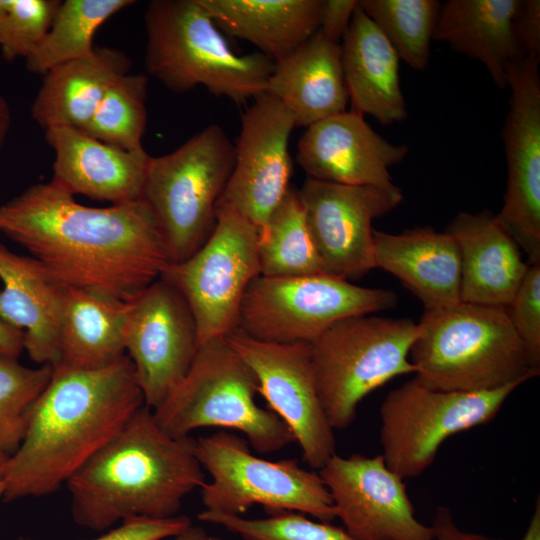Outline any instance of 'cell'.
Here are the masks:
<instances>
[{"instance_id": "cell-40", "label": "cell", "mask_w": 540, "mask_h": 540, "mask_svg": "<svg viewBox=\"0 0 540 540\" xmlns=\"http://www.w3.org/2000/svg\"><path fill=\"white\" fill-rule=\"evenodd\" d=\"M356 6L357 0H323L318 30L329 39L340 42Z\"/></svg>"}, {"instance_id": "cell-47", "label": "cell", "mask_w": 540, "mask_h": 540, "mask_svg": "<svg viewBox=\"0 0 540 540\" xmlns=\"http://www.w3.org/2000/svg\"><path fill=\"white\" fill-rule=\"evenodd\" d=\"M5 494V484L3 479H0V500L3 499Z\"/></svg>"}, {"instance_id": "cell-2", "label": "cell", "mask_w": 540, "mask_h": 540, "mask_svg": "<svg viewBox=\"0 0 540 540\" xmlns=\"http://www.w3.org/2000/svg\"><path fill=\"white\" fill-rule=\"evenodd\" d=\"M144 405L127 355L93 370L53 366L25 437L7 460L3 499L55 493Z\"/></svg>"}, {"instance_id": "cell-44", "label": "cell", "mask_w": 540, "mask_h": 540, "mask_svg": "<svg viewBox=\"0 0 540 540\" xmlns=\"http://www.w3.org/2000/svg\"><path fill=\"white\" fill-rule=\"evenodd\" d=\"M520 540H540V498L536 499L533 514Z\"/></svg>"}, {"instance_id": "cell-4", "label": "cell", "mask_w": 540, "mask_h": 540, "mask_svg": "<svg viewBox=\"0 0 540 540\" xmlns=\"http://www.w3.org/2000/svg\"><path fill=\"white\" fill-rule=\"evenodd\" d=\"M410 350L415 377L431 389L476 393L539 375L507 309L467 302L424 311Z\"/></svg>"}, {"instance_id": "cell-20", "label": "cell", "mask_w": 540, "mask_h": 540, "mask_svg": "<svg viewBox=\"0 0 540 540\" xmlns=\"http://www.w3.org/2000/svg\"><path fill=\"white\" fill-rule=\"evenodd\" d=\"M45 137L54 150L51 182L75 196L121 205L141 200L150 155L126 151L71 127H52Z\"/></svg>"}, {"instance_id": "cell-3", "label": "cell", "mask_w": 540, "mask_h": 540, "mask_svg": "<svg viewBox=\"0 0 540 540\" xmlns=\"http://www.w3.org/2000/svg\"><path fill=\"white\" fill-rule=\"evenodd\" d=\"M204 478L195 439L169 435L144 405L66 487L74 522L101 532L130 518L178 515Z\"/></svg>"}, {"instance_id": "cell-21", "label": "cell", "mask_w": 540, "mask_h": 540, "mask_svg": "<svg viewBox=\"0 0 540 540\" xmlns=\"http://www.w3.org/2000/svg\"><path fill=\"white\" fill-rule=\"evenodd\" d=\"M445 231L460 251L461 301L507 308L529 264L495 214L489 210L460 212Z\"/></svg>"}, {"instance_id": "cell-25", "label": "cell", "mask_w": 540, "mask_h": 540, "mask_svg": "<svg viewBox=\"0 0 540 540\" xmlns=\"http://www.w3.org/2000/svg\"><path fill=\"white\" fill-rule=\"evenodd\" d=\"M341 60L351 109L381 125L404 121L400 59L373 21L357 6L342 38Z\"/></svg>"}, {"instance_id": "cell-15", "label": "cell", "mask_w": 540, "mask_h": 540, "mask_svg": "<svg viewBox=\"0 0 540 540\" xmlns=\"http://www.w3.org/2000/svg\"><path fill=\"white\" fill-rule=\"evenodd\" d=\"M123 340L144 403L154 410L183 380L197 354L193 314L179 291L159 278L128 301Z\"/></svg>"}, {"instance_id": "cell-13", "label": "cell", "mask_w": 540, "mask_h": 540, "mask_svg": "<svg viewBox=\"0 0 540 540\" xmlns=\"http://www.w3.org/2000/svg\"><path fill=\"white\" fill-rule=\"evenodd\" d=\"M225 339L254 373L258 393L289 427L305 462L319 470L336 453V441L318 395L311 344L264 342L239 329Z\"/></svg>"}, {"instance_id": "cell-35", "label": "cell", "mask_w": 540, "mask_h": 540, "mask_svg": "<svg viewBox=\"0 0 540 540\" xmlns=\"http://www.w3.org/2000/svg\"><path fill=\"white\" fill-rule=\"evenodd\" d=\"M262 518H244L204 510L198 519L215 524L243 540H356L343 527L309 519L305 514L278 510Z\"/></svg>"}, {"instance_id": "cell-5", "label": "cell", "mask_w": 540, "mask_h": 540, "mask_svg": "<svg viewBox=\"0 0 540 540\" xmlns=\"http://www.w3.org/2000/svg\"><path fill=\"white\" fill-rule=\"evenodd\" d=\"M144 23L145 69L170 91L203 86L236 104L265 93L274 61L235 53L198 0H152Z\"/></svg>"}, {"instance_id": "cell-7", "label": "cell", "mask_w": 540, "mask_h": 540, "mask_svg": "<svg viewBox=\"0 0 540 540\" xmlns=\"http://www.w3.org/2000/svg\"><path fill=\"white\" fill-rule=\"evenodd\" d=\"M234 159V145L216 124L168 154L150 156L141 200L152 212L172 262L191 256L211 235Z\"/></svg>"}, {"instance_id": "cell-37", "label": "cell", "mask_w": 540, "mask_h": 540, "mask_svg": "<svg viewBox=\"0 0 540 540\" xmlns=\"http://www.w3.org/2000/svg\"><path fill=\"white\" fill-rule=\"evenodd\" d=\"M511 324L520 338L531 367L540 372V264L528 270L506 308Z\"/></svg>"}, {"instance_id": "cell-22", "label": "cell", "mask_w": 540, "mask_h": 540, "mask_svg": "<svg viewBox=\"0 0 540 540\" xmlns=\"http://www.w3.org/2000/svg\"><path fill=\"white\" fill-rule=\"evenodd\" d=\"M375 268L397 277L423 304L424 311L461 302L460 251L446 231L430 226L399 234L373 230Z\"/></svg>"}, {"instance_id": "cell-27", "label": "cell", "mask_w": 540, "mask_h": 540, "mask_svg": "<svg viewBox=\"0 0 540 540\" xmlns=\"http://www.w3.org/2000/svg\"><path fill=\"white\" fill-rule=\"evenodd\" d=\"M131 61L114 48H95L84 58L54 67L43 75L32 103L31 116L44 130L71 127L82 130L111 84L129 73Z\"/></svg>"}, {"instance_id": "cell-30", "label": "cell", "mask_w": 540, "mask_h": 540, "mask_svg": "<svg viewBox=\"0 0 540 540\" xmlns=\"http://www.w3.org/2000/svg\"><path fill=\"white\" fill-rule=\"evenodd\" d=\"M133 0H65L33 52L25 59L26 68L44 75L61 64L91 55L93 38L100 26Z\"/></svg>"}, {"instance_id": "cell-31", "label": "cell", "mask_w": 540, "mask_h": 540, "mask_svg": "<svg viewBox=\"0 0 540 540\" xmlns=\"http://www.w3.org/2000/svg\"><path fill=\"white\" fill-rule=\"evenodd\" d=\"M260 275L327 274L313 243L297 191L289 189L259 233Z\"/></svg>"}, {"instance_id": "cell-41", "label": "cell", "mask_w": 540, "mask_h": 540, "mask_svg": "<svg viewBox=\"0 0 540 540\" xmlns=\"http://www.w3.org/2000/svg\"><path fill=\"white\" fill-rule=\"evenodd\" d=\"M434 540H501L480 533L467 532L460 529L453 519L449 508L439 507L432 524Z\"/></svg>"}, {"instance_id": "cell-8", "label": "cell", "mask_w": 540, "mask_h": 540, "mask_svg": "<svg viewBox=\"0 0 540 540\" xmlns=\"http://www.w3.org/2000/svg\"><path fill=\"white\" fill-rule=\"evenodd\" d=\"M417 334L409 318L358 315L311 343L318 395L333 429L350 426L368 394L397 376L415 374L409 354Z\"/></svg>"}, {"instance_id": "cell-45", "label": "cell", "mask_w": 540, "mask_h": 540, "mask_svg": "<svg viewBox=\"0 0 540 540\" xmlns=\"http://www.w3.org/2000/svg\"><path fill=\"white\" fill-rule=\"evenodd\" d=\"M174 540H223L207 533L202 527L190 525L178 535Z\"/></svg>"}, {"instance_id": "cell-33", "label": "cell", "mask_w": 540, "mask_h": 540, "mask_svg": "<svg viewBox=\"0 0 540 540\" xmlns=\"http://www.w3.org/2000/svg\"><path fill=\"white\" fill-rule=\"evenodd\" d=\"M147 88L148 78L144 74L126 73L119 76L81 131L122 150H143Z\"/></svg>"}, {"instance_id": "cell-12", "label": "cell", "mask_w": 540, "mask_h": 540, "mask_svg": "<svg viewBox=\"0 0 540 540\" xmlns=\"http://www.w3.org/2000/svg\"><path fill=\"white\" fill-rule=\"evenodd\" d=\"M520 385L463 393L434 390L417 377L390 391L380 407L386 465L403 479L421 475L450 436L489 423Z\"/></svg>"}, {"instance_id": "cell-43", "label": "cell", "mask_w": 540, "mask_h": 540, "mask_svg": "<svg viewBox=\"0 0 540 540\" xmlns=\"http://www.w3.org/2000/svg\"><path fill=\"white\" fill-rule=\"evenodd\" d=\"M12 114L7 100L0 95V149L2 148L9 133Z\"/></svg>"}, {"instance_id": "cell-23", "label": "cell", "mask_w": 540, "mask_h": 540, "mask_svg": "<svg viewBox=\"0 0 540 540\" xmlns=\"http://www.w3.org/2000/svg\"><path fill=\"white\" fill-rule=\"evenodd\" d=\"M0 280V319L24 333V350L31 360L55 366L64 286L37 259L2 244Z\"/></svg>"}, {"instance_id": "cell-29", "label": "cell", "mask_w": 540, "mask_h": 540, "mask_svg": "<svg viewBox=\"0 0 540 540\" xmlns=\"http://www.w3.org/2000/svg\"><path fill=\"white\" fill-rule=\"evenodd\" d=\"M218 28L246 40L274 62L320 25L323 0H198Z\"/></svg>"}, {"instance_id": "cell-11", "label": "cell", "mask_w": 540, "mask_h": 540, "mask_svg": "<svg viewBox=\"0 0 540 540\" xmlns=\"http://www.w3.org/2000/svg\"><path fill=\"white\" fill-rule=\"evenodd\" d=\"M259 230L240 214L216 209V224L191 256L171 262L161 277L187 302L199 346L238 329L239 312L250 283L260 275Z\"/></svg>"}, {"instance_id": "cell-36", "label": "cell", "mask_w": 540, "mask_h": 540, "mask_svg": "<svg viewBox=\"0 0 540 540\" xmlns=\"http://www.w3.org/2000/svg\"><path fill=\"white\" fill-rule=\"evenodd\" d=\"M59 0H0V51L7 61L26 59L48 31Z\"/></svg>"}, {"instance_id": "cell-24", "label": "cell", "mask_w": 540, "mask_h": 540, "mask_svg": "<svg viewBox=\"0 0 540 540\" xmlns=\"http://www.w3.org/2000/svg\"><path fill=\"white\" fill-rule=\"evenodd\" d=\"M265 93L293 114L296 126L307 128L345 112L349 96L340 42L318 30L292 53L274 62Z\"/></svg>"}, {"instance_id": "cell-38", "label": "cell", "mask_w": 540, "mask_h": 540, "mask_svg": "<svg viewBox=\"0 0 540 540\" xmlns=\"http://www.w3.org/2000/svg\"><path fill=\"white\" fill-rule=\"evenodd\" d=\"M191 524L186 515L164 519L136 517L122 521L94 540H164L175 537Z\"/></svg>"}, {"instance_id": "cell-17", "label": "cell", "mask_w": 540, "mask_h": 540, "mask_svg": "<svg viewBox=\"0 0 540 540\" xmlns=\"http://www.w3.org/2000/svg\"><path fill=\"white\" fill-rule=\"evenodd\" d=\"M253 100L242 115L234 166L217 208L240 214L260 233L290 189L289 138L296 120L268 93Z\"/></svg>"}, {"instance_id": "cell-10", "label": "cell", "mask_w": 540, "mask_h": 540, "mask_svg": "<svg viewBox=\"0 0 540 540\" xmlns=\"http://www.w3.org/2000/svg\"><path fill=\"white\" fill-rule=\"evenodd\" d=\"M395 292L367 288L329 274L259 275L242 299L238 329L264 342L312 343L343 319L394 308Z\"/></svg>"}, {"instance_id": "cell-18", "label": "cell", "mask_w": 540, "mask_h": 540, "mask_svg": "<svg viewBox=\"0 0 540 540\" xmlns=\"http://www.w3.org/2000/svg\"><path fill=\"white\" fill-rule=\"evenodd\" d=\"M329 491L336 518L356 540H434L420 522L404 479L381 454L331 456L318 470Z\"/></svg>"}, {"instance_id": "cell-6", "label": "cell", "mask_w": 540, "mask_h": 540, "mask_svg": "<svg viewBox=\"0 0 540 540\" xmlns=\"http://www.w3.org/2000/svg\"><path fill=\"white\" fill-rule=\"evenodd\" d=\"M257 379L225 338L199 346L186 376L153 410L158 425L176 438L198 428L221 427L246 436L261 454L295 442L289 427L256 403Z\"/></svg>"}, {"instance_id": "cell-34", "label": "cell", "mask_w": 540, "mask_h": 540, "mask_svg": "<svg viewBox=\"0 0 540 540\" xmlns=\"http://www.w3.org/2000/svg\"><path fill=\"white\" fill-rule=\"evenodd\" d=\"M52 373V365L29 368L18 358L0 355V454L10 457L19 449Z\"/></svg>"}, {"instance_id": "cell-14", "label": "cell", "mask_w": 540, "mask_h": 540, "mask_svg": "<svg viewBox=\"0 0 540 540\" xmlns=\"http://www.w3.org/2000/svg\"><path fill=\"white\" fill-rule=\"evenodd\" d=\"M540 57L526 55L508 70L509 109L502 139L507 185L498 223L540 264Z\"/></svg>"}, {"instance_id": "cell-16", "label": "cell", "mask_w": 540, "mask_h": 540, "mask_svg": "<svg viewBox=\"0 0 540 540\" xmlns=\"http://www.w3.org/2000/svg\"><path fill=\"white\" fill-rule=\"evenodd\" d=\"M297 193L327 274L349 281L375 268L372 221L402 202L400 187L349 186L307 177Z\"/></svg>"}, {"instance_id": "cell-46", "label": "cell", "mask_w": 540, "mask_h": 540, "mask_svg": "<svg viewBox=\"0 0 540 540\" xmlns=\"http://www.w3.org/2000/svg\"><path fill=\"white\" fill-rule=\"evenodd\" d=\"M8 458L9 457H7V456H5L3 454H0V479L3 478Z\"/></svg>"}, {"instance_id": "cell-32", "label": "cell", "mask_w": 540, "mask_h": 540, "mask_svg": "<svg viewBox=\"0 0 540 540\" xmlns=\"http://www.w3.org/2000/svg\"><path fill=\"white\" fill-rule=\"evenodd\" d=\"M358 5L395 49L400 61L423 71L441 3L437 0H360Z\"/></svg>"}, {"instance_id": "cell-42", "label": "cell", "mask_w": 540, "mask_h": 540, "mask_svg": "<svg viewBox=\"0 0 540 540\" xmlns=\"http://www.w3.org/2000/svg\"><path fill=\"white\" fill-rule=\"evenodd\" d=\"M24 350V333L0 319V355L18 358Z\"/></svg>"}, {"instance_id": "cell-19", "label": "cell", "mask_w": 540, "mask_h": 540, "mask_svg": "<svg viewBox=\"0 0 540 540\" xmlns=\"http://www.w3.org/2000/svg\"><path fill=\"white\" fill-rule=\"evenodd\" d=\"M409 153L375 132L364 116L352 110L306 128L296 161L308 178L349 186L397 187L389 168Z\"/></svg>"}, {"instance_id": "cell-28", "label": "cell", "mask_w": 540, "mask_h": 540, "mask_svg": "<svg viewBox=\"0 0 540 540\" xmlns=\"http://www.w3.org/2000/svg\"><path fill=\"white\" fill-rule=\"evenodd\" d=\"M127 311L128 302L97 291L64 286L56 365L93 370L125 356Z\"/></svg>"}, {"instance_id": "cell-9", "label": "cell", "mask_w": 540, "mask_h": 540, "mask_svg": "<svg viewBox=\"0 0 540 540\" xmlns=\"http://www.w3.org/2000/svg\"><path fill=\"white\" fill-rule=\"evenodd\" d=\"M196 456L211 477L201 487L205 510L242 516L252 506L286 510L322 522L336 519L333 501L318 472L295 459L271 461L251 453L248 441L226 431L195 439Z\"/></svg>"}, {"instance_id": "cell-1", "label": "cell", "mask_w": 540, "mask_h": 540, "mask_svg": "<svg viewBox=\"0 0 540 540\" xmlns=\"http://www.w3.org/2000/svg\"><path fill=\"white\" fill-rule=\"evenodd\" d=\"M0 232L61 285L125 302L158 280L172 262L144 201L89 207L51 181L1 204Z\"/></svg>"}, {"instance_id": "cell-26", "label": "cell", "mask_w": 540, "mask_h": 540, "mask_svg": "<svg viewBox=\"0 0 540 540\" xmlns=\"http://www.w3.org/2000/svg\"><path fill=\"white\" fill-rule=\"evenodd\" d=\"M522 0H448L441 4L433 39L481 62L494 84L507 88L510 65L526 56L516 33Z\"/></svg>"}, {"instance_id": "cell-39", "label": "cell", "mask_w": 540, "mask_h": 540, "mask_svg": "<svg viewBox=\"0 0 540 540\" xmlns=\"http://www.w3.org/2000/svg\"><path fill=\"white\" fill-rule=\"evenodd\" d=\"M515 25L524 54L540 57V1L522 0Z\"/></svg>"}]
</instances>
